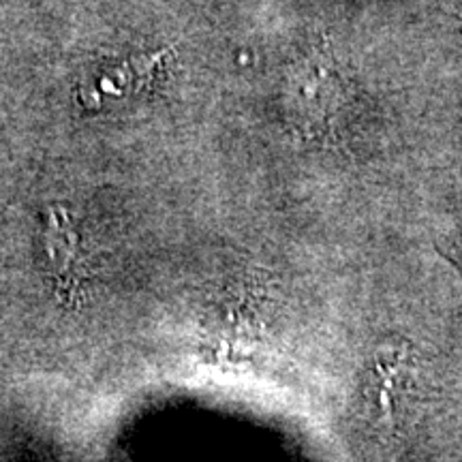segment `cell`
Masks as SVG:
<instances>
[{"mask_svg":"<svg viewBox=\"0 0 462 462\" xmlns=\"http://www.w3.org/2000/svg\"><path fill=\"white\" fill-rule=\"evenodd\" d=\"M340 103V84L330 65L310 67L298 88V106L304 123L326 131Z\"/></svg>","mask_w":462,"mask_h":462,"instance_id":"7a4b0ae2","label":"cell"},{"mask_svg":"<svg viewBox=\"0 0 462 462\" xmlns=\"http://www.w3.org/2000/svg\"><path fill=\"white\" fill-rule=\"evenodd\" d=\"M170 51L171 50H161L157 54L131 58L123 65L107 69L106 73L97 78L92 88L82 92V101L86 106L97 107L101 106L103 99H126V97L135 95L152 82L154 71Z\"/></svg>","mask_w":462,"mask_h":462,"instance_id":"6da1fadb","label":"cell"},{"mask_svg":"<svg viewBox=\"0 0 462 462\" xmlns=\"http://www.w3.org/2000/svg\"><path fill=\"white\" fill-rule=\"evenodd\" d=\"M45 245H48L50 262L58 270H67L71 265L75 253H78V236L71 227L69 215L65 210H50L48 231H45Z\"/></svg>","mask_w":462,"mask_h":462,"instance_id":"3957f363","label":"cell"}]
</instances>
